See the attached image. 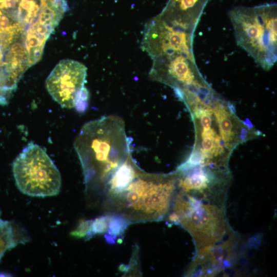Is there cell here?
Segmentation results:
<instances>
[{"label":"cell","instance_id":"6da1fadb","mask_svg":"<svg viewBox=\"0 0 277 277\" xmlns=\"http://www.w3.org/2000/svg\"><path fill=\"white\" fill-rule=\"evenodd\" d=\"M86 190L98 194L113 172L131 155L130 138L121 117L110 115L88 122L74 143Z\"/></svg>","mask_w":277,"mask_h":277},{"label":"cell","instance_id":"7a4b0ae2","mask_svg":"<svg viewBox=\"0 0 277 277\" xmlns=\"http://www.w3.org/2000/svg\"><path fill=\"white\" fill-rule=\"evenodd\" d=\"M226 199L177 191L167 219L191 235L195 254L214 247L234 232L227 217Z\"/></svg>","mask_w":277,"mask_h":277},{"label":"cell","instance_id":"3957f363","mask_svg":"<svg viewBox=\"0 0 277 277\" xmlns=\"http://www.w3.org/2000/svg\"><path fill=\"white\" fill-rule=\"evenodd\" d=\"M238 44L263 68L276 61V5L238 7L230 12Z\"/></svg>","mask_w":277,"mask_h":277},{"label":"cell","instance_id":"277c9868","mask_svg":"<svg viewBox=\"0 0 277 277\" xmlns=\"http://www.w3.org/2000/svg\"><path fill=\"white\" fill-rule=\"evenodd\" d=\"M16 185L23 193L35 197L52 196L61 190L58 169L45 151L30 143L12 164Z\"/></svg>","mask_w":277,"mask_h":277},{"label":"cell","instance_id":"5b68a950","mask_svg":"<svg viewBox=\"0 0 277 277\" xmlns=\"http://www.w3.org/2000/svg\"><path fill=\"white\" fill-rule=\"evenodd\" d=\"M191 39V34L173 30L157 16L145 25L141 48L153 60L181 55L194 62Z\"/></svg>","mask_w":277,"mask_h":277},{"label":"cell","instance_id":"8992f818","mask_svg":"<svg viewBox=\"0 0 277 277\" xmlns=\"http://www.w3.org/2000/svg\"><path fill=\"white\" fill-rule=\"evenodd\" d=\"M87 68L81 63L71 60L61 61L46 81L48 92L62 107H75L85 87Z\"/></svg>","mask_w":277,"mask_h":277},{"label":"cell","instance_id":"52a82bcc","mask_svg":"<svg viewBox=\"0 0 277 277\" xmlns=\"http://www.w3.org/2000/svg\"><path fill=\"white\" fill-rule=\"evenodd\" d=\"M240 240L239 234L234 231L214 247L195 254L188 274L211 276L226 272L238 259Z\"/></svg>","mask_w":277,"mask_h":277},{"label":"cell","instance_id":"ba28073f","mask_svg":"<svg viewBox=\"0 0 277 277\" xmlns=\"http://www.w3.org/2000/svg\"><path fill=\"white\" fill-rule=\"evenodd\" d=\"M54 28L36 19L27 29L25 34V47L28 55L30 67L42 58L45 45Z\"/></svg>","mask_w":277,"mask_h":277},{"label":"cell","instance_id":"9c48e42d","mask_svg":"<svg viewBox=\"0 0 277 277\" xmlns=\"http://www.w3.org/2000/svg\"><path fill=\"white\" fill-rule=\"evenodd\" d=\"M68 9L66 0H41L40 11L37 19L54 29Z\"/></svg>","mask_w":277,"mask_h":277},{"label":"cell","instance_id":"30bf717a","mask_svg":"<svg viewBox=\"0 0 277 277\" xmlns=\"http://www.w3.org/2000/svg\"><path fill=\"white\" fill-rule=\"evenodd\" d=\"M213 112L217 120L222 138L226 143L227 147L229 148L230 146V142L233 139L235 134L234 124L231 115L226 110L225 107L219 102L216 103Z\"/></svg>","mask_w":277,"mask_h":277},{"label":"cell","instance_id":"8fae6325","mask_svg":"<svg viewBox=\"0 0 277 277\" xmlns=\"http://www.w3.org/2000/svg\"><path fill=\"white\" fill-rule=\"evenodd\" d=\"M41 0H19L15 16L27 27L37 18L40 11Z\"/></svg>","mask_w":277,"mask_h":277},{"label":"cell","instance_id":"7c38bea8","mask_svg":"<svg viewBox=\"0 0 277 277\" xmlns=\"http://www.w3.org/2000/svg\"><path fill=\"white\" fill-rule=\"evenodd\" d=\"M130 223L124 217L116 214H109L108 234L113 239L123 234Z\"/></svg>","mask_w":277,"mask_h":277},{"label":"cell","instance_id":"4fadbf2b","mask_svg":"<svg viewBox=\"0 0 277 277\" xmlns=\"http://www.w3.org/2000/svg\"><path fill=\"white\" fill-rule=\"evenodd\" d=\"M109 215L102 216L92 221L91 234L92 237L96 234H101L108 230Z\"/></svg>","mask_w":277,"mask_h":277},{"label":"cell","instance_id":"5bb4252c","mask_svg":"<svg viewBox=\"0 0 277 277\" xmlns=\"http://www.w3.org/2000/svg\"><path fill=\"white\" fill-rule=\"evenodd\" d=\"M244 123L246 125H247V127L249 129H250V128L253 127V126H252V124L249 122V121L248 119H247L246 122H244Z\"/></svg>","mask_w":277,"mask_h":277}]
</instances>
